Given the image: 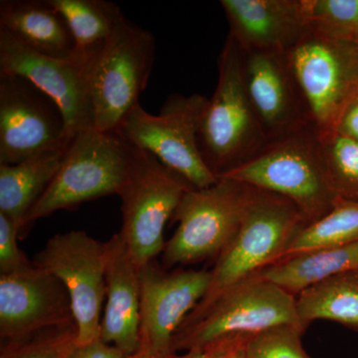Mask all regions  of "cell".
I'll use <instances>...</instances> for the list:
<instances>
[{"instance_id": "obj_1", "label": "cell", "mask_w": 358, "mask_h": 358, "mask_svg": "<svg viewBox=\"0 0 358 358\" xmlns=\"http://www.w3.org/2000/svg\"><path fill=\"white\" fill-rule=\"evenodd\" d=\"M284 324L301 326L296 296L262 275H254L206 305L195 307L174 336L173 352L245 350L258 334Z\"/></svg>"}, {"instance_id": "obj_2", "label": "cell", "mask_w": 358, "mask_h": 358, "mask_svg": "<svg viewBox=\"0 0 358 358\" xmlns=\"http://www.w3.org/2000/svg\"><path fill=\"white\" fill-rule=\"evenodd\" d=\"M219 178L289 199L307 224L322 217L338 199L313 124L268 141L249 159Z\"/></svg>"}, {"instance_id": "obj_3", "label": "cell", "mask_w": 358, "mask_h": 358, "mask_svg": "<svg viewBox=\"0 0 358 358\" xmlns=\"http://www.w3.org/2000/svg\"><path fill=\"white\" fill-rule=\"evenodd\" d=\"M136 148L117 133L87 129L70 141L57 173L23 221L21 233L56 211L119 195L136 157Z\"/></svg>"}, {"instance_id": "obj_4", "label": "cell", "mask_w": 358, "mask_h": 358, "mask_svg": "<svg viewBox=\"0 0 358 358\" xmlns=\"http://www.w3.org/2000/svg\"><path fill=\"white\" fill-rule=\"evenodd\" d=\"M250 101L243 53L229 35L218 58V80L202 115L199 147L217 178L249 159L267 143Z\"/></svg>"}, {"instance_id": "obj_5", "label": "cell", "mask_w": 358, "mask_h": 358, "mask_svg": "<svg viewBox=\"0 0 358 358\" xmlns=\"http://www.w3.org/2000/svg\"><path fill=\"white\" fill-rule=\"evenodd\" d=\"M155 49L154 35L124 18L93 52L90 92L96 131L117 133L140 103L154 68Z\"/></svg>"}, {"instance_id": "obj_6", "label": "cell", "mask_w": 358, "mask_h": 358, "mask_svg": "<svg viewBox=\"0 0 358 358\" xmlns=\"http://www.w3.org/2000/svg\"><path fill=\"white\" fill-rule=\"evenodd\" d=\"M306 224L293 202L255 188L237 232L215 259L208 291L196 307L280 261Z\"/></svg>"}, {"instance_id": "obj_7", "label": "cell", "mask_w": 358, "mask_h": 358, "mask_svg": "<svg viewBox=\"0 0 358 358\" xmlns=\"http://www.w3.org/2000/svg\"><path fill=\"white\" fill-rule=\"evenodd\" d=\"M255 188L219 178L206 188H192L174 212L178 222L166 242L162 265L166 270L217 258L237 232Z\"/></svg>"}, {"instance_id": "obj_8", "label": "cell", "mask_w": 358, "mask_h": 358, "mask_svg": "<svg viewBox=\"0 0 358 358\" xmlns=\"http://www.w3.org/2000/svg\"><path fill=\"white\" fill-rule=\"evenodd\" d=\"M208 99L173 94L159 115L150 114L141 103L134 108L117 131L134 147L150 152L192 188H206L218 178L202 157L199 131Z\"/></svg>"}, {"instance_id": "obj_9", "label": "cell", "mask_w": 358, "mask_h": 358, "mask_svg": "<svg viewBox=\"0 0 358 358\" xmlns=\"http://www.w3.org/2000/svg\"><path fill=\"white\" fill-rule=\"evenodd\" d=\"M192 188L154 155L136 148L131 173L117 196L122 202L119 233L138 268L162 255L166 223Z\"/></svg>"}, {"instance_id": "obj_10", "label": "cell", "mask_w": 358, "mask_h": 358, "mask_svg": "<svg viewBox=\"0 0 358 358\" xmlns=\"http://www.w3.org/2000/svg\"><path fill=\"white\" fill-rule=\"evenodd\" d=\"M286 55L313 126L320 133L334 131L358 92V42L308 28Z\"/></svg>"}, {"instance_id": "obj_11", "label": "cell", "mask_w": 358, "mask_h": 358, "mask_svg": "<svg viewBox=\"0 0 358 358\" xmlns=\"http://www.w3.org/2000/svg\"><path fill=\"white\" fill-rule=\"evenodd\" d=\"M36 267L64 285L72 303L78 345L100 338L106 299L107 244L84 231L73 230L50 238L34 257Z\"/></svg>"}, {"instance_id": "obj_12", "label": "cell", "mask_w": 358, "mask_h": 358, "mask_svg": "<svg viewBox=\"0 0 358 358\" xmlns=\"http://www.w3.org/2000/svg\"><path fill=\"white\" fill-rule=\"evenodd\" d=\"M71 141L55 101L25 78L0 74V164L66 150Z\"/></svg>"}, {"instance_id": "obj_13", "label": "cell", "mask_w": 358, "mask_h": 358, "mask_svg": "<svg viewBox=\"0 0 358 358\" xmlns=\"http://www.w3.org/2000/svg\"><path fill=\"white\" fill-rule=\"evenodd\" d=\"M210 279V270H166L157 259L138 268V350L159 357L176 355L173 352L174 336L203 299Z\"/></svg>"}, {"instance_id": "obj_14", "label": "cell", "mask_w": 358, "mask_h": 358, "mask_svg": "<svg viewBox=\"0 0 358 358\" xmlns=\"http://www.w3.org/2000/svg\"><path fill=\"white\" fill-rule=\"evenodd\" d=\"M92 54L87 57H49L31 50L0 28V74L25 78L55 101L72 138L80 131L95 129L90 92Z\"/></svg>"}, {"instance_id": "obj_15", "label": "cell", "mask_w": 358, "mask_h": 358, "mask_svg": "<svg viewBox=\"0 0 358 358\" xmlns=\"http://www.w3.org/2000/svg\"><path fill=\"white\" fill-rule=\"evenodd\" d=\"M72 303L64 285L36 266L0 275V336L16 341L51 329L75 326Z\"/></svg>"}, {"instance_id": "obj_16", "label": "cell", "mask_w": 358, "mask_h": 358, "mask_svg": "<svg viewBox=\"0 0 358 358\" xmlns=\"http://www.w3.org/2000/svg\"><path fill=\"white\" fill-rule=\"evenodd\" d=\"M245 84L268 141L313 124L286 52H243Z\"/></svg>"}, {"instance_id": "obj_17", "label": "cell", "mask_w": 358, "mask_h": 358, "mask_svg": "<svg viewBox=\"0 0 358 358\" xmlns=\"http://www.w3.org/2000/svg\"><path fill=\"white\" fill-rule=\"evenodd\" d=\"M229 36L243 52H287L308 30L301 0H221Z\"/></svg>"}, {"instance_id": "obj_18", "label": "cell", "mask_w": 358, "mask_h": 358, "mask_svg": "<svg viewBox=\"0 0 358 358\" xmlns=\"http://www.w3.org/2000/svg\"><path fill=\"white\" fill-rule=\"evenodd\" d=\"M106 244V307L100 338L117 346L129 357L140 350L138 267L120 233Z\"/></svg>"}, {"instance_id": "obj_19", "label": "cell", "mask_w": 358, "mask_h": 358, "mask_svg": "<svg viewBox=\"0 0 358 358\" xmlns=\"http://www.w3.org/2000/svg\"><path fill=\"white\" fill-rule=\"evenodd\" d=\"M0 28L42 55L59 59L78 56L67 23L47 0H1Z\"/></svg>"}, {"instance_id": "obj_20", "label": "cell", "mask_w": 358, "mask_h": 358, "mask_svg": "<svg viewBox=\"0 0 358 358\" xmlns=\"http://www.w3.org/2000/svg\"><path fill=\"white\" fill-rule=\"evenodd\" d=\"M66 150H50L15 164H0V213L20 231L28 212L57 173Z\"/></svg>"}, {"instance_id": "obj_21", "label": "cell", "mask_w": 358, "mask_h": 358, "mask_svg": "<svg viewBox=\"0 0 358 358\" xmlns=\"http://www.w3.org/2000/svg\"><path fill=\"white\" fill-rule=\"evenodd\" d=\"M348 273H358V241L286 259L256 275L296 296L315 282Z\"/></svg>"}, {"instance_id": "obj_22", "label": "cell", "mask_w": 358, "mask_h": 358, "mask_svg": "<svg viewBox=\"0 0 358 358\" xmlns=\"http://www.w3.org/2000/svg\"><path fill=\"white\" fill-rule=\"evenodd\" d=\"M299 324L331 320L358 333V273L331 275L296 296Z\"/></svg>"}, {"instance_id": "obj_23", "label": "cell", "mask_w": 358, "mask_h": 358, "mask_svg": "<svg viewBox=\"0 0 358 358\" xmlns=\"http://www.w3.org/2000/svg\"><path fill=\"white\" fill-rule=\"evenodd\" d=\"M64 18L78 55H91L126 18L114 2L105 0H47Z\"/></svg>"}, {"instance_id": "obj_24", "label": "cell", "mask_w": 358, "mask_h": 358, "mask_svg": "<svg viewBox=\"0 0 358 358\" xmlns=\"http://www.w3.org/2000/svg\"><path fill=\"white\" fill-rule=\"evenodd\" d=\"M357 241L358 201L338 197L333 208L322 217L306 224L298 231L280 261Z\"/></svg>"}, {"instance_id": "obj_25", "label": "cell", "mask_w": 358, "mask_h": 358, "mask_svg": "<svg viewBox=\"0 0 358 358\" xmlns=\"http://www.w3.org/2000/svg\"><path fill=\"white\" fill-rule=\"evenodd\" d=\"M319 136L334 192L341 199L358 201V141L336 131H319Z\"/></svg>"}, {"instance_id": "obj_26", "label": "cell", "mask_w": 358, "mask_h": 358, "mask_svg": "<svg viewBox=\"0 0 358 358\" xmlns=\"http://www.w3.org/2000/svg\"><path fill=\"white\" fill-rule=\"evenodd\" d=\"M308 29L358 42V0H301Z\"/></svg>"}, {"instance_id": "obj_27", "label": "cell", "mask_w": 358, "mask_h": 358, "mask_svg": "<svg viewBox=\"0 0 358 358\" xmlns=\"http://www.w3.org/2000/svg\"><path fill=\"white\" fill-rule=\"evenodd\" d=\"M77 339V327L51 329L16 341H7L2 358H66Z\"/></svg>"}, {"instance_id": "obj_28", "label": "cell", "mask_w": 358, "mask_h": 358, "mask_svg": "<svg viewBox=\"0 0 358 358\" xmlns=\"http://www.w3.org/2000/svg\"><path fill=\"white\" fill-rule=\"evenodd\" d=\"M306 329L284 324L258 334L247 343L245 358H310L301 345Z\"/></svg>"}, {"instance_id": "obj_29", "label": "cell", "mask_w": 358, "mask_h": 358, "mask_svg": "<svg viewBox=\"0 0 358 358\" xmlns=\"http://www.w3.org/2000/svg\"><path fill=\"white\" fill-rule=\"evenodd\" d=\"M20 235L18 226L0 213V275L17 274L35 266L18 247Z\"/></svg>"}, {"instance_id": "obj_30", "label": "cell", "mask_w": 358, "mask_h": 358, "mask_svg": "<svg viewBox=\"0 0 358 358\" xmlns=\"http://www.w3.org/2000/svg\"><path fill=\"white\" fill-rule=\"evenodd\" d=\"M66 358H128L117 346L103 343L99 338L92 343L78 345L75 343Z\"/></svg>"}, {"instance_id": "obj_31", "label": "cell", "mask_w": 358, "mask_h": 358, "mask_svg": "<svg viewBox=\"0 0 358 358\" xmlns=\"http://www.w3.org/2000/svg\"><path fill=\"white\" fill-rule=\"evenodd\" d=\"M334 131L358 141V92L341 113Z\"/></svg>"}, {"instance_id": "obj_32", "label": "cell", "mask_w": 358, "mask_h": 358, "mask_svg": "<svg viewBox=\"0 0 358 358\" xmlns=\"http://www.w3.org/2000/svg\"><path fill=\"white\" fill-rule=\"evenodd\" d=\"M181 358H245L244 350L220 352L186 353Z\"/></svg>"}, {"instance_id": "obj_33", "label": "cell", "mask_w": 358, "mask_h": 358, "mask_svg": "<svg viewBox=\"0 0 358 358\" xmlns=\"http://www.w3.org/2000/svg\"><path fill=\"white\" fill-rule=\"evenodd\" d=\"M128 358H180V357H178V355H173V357H155V355H148L147 352H141V350H138V352L134 353V355H131V357H129Z\"/></svg>"}, {"instance_id": "obj_34", "label": "cell", "mask_w": 358, "mask_h": 358, "mask_svg": "<svg viewBox=\"0 0 358 358\" xmlns=\"http://www.w3.org/2000/svg\"><path fill=\"white\" fill-rule=\"evenodd\" d=\"M180 358H181V357H180Z\"/></svg>"}]
</instances>
